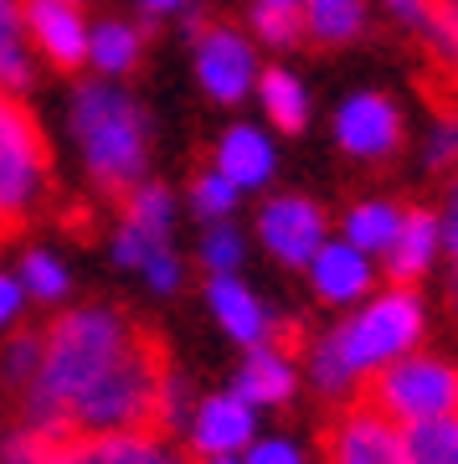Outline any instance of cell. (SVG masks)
Segmentation results:
<instances>
[{"mask_svg":"<svg viewBox=\"0 0 458 464\" xmlns=\"http://www.w3.org/2000/svg\"><path fill=\"white\" fill-rule=\"evenodd\" d=\"M67 418L82 433H145L165 444L180 423V382L160 325L129 315L119 356L72 398Z\"/></svg>","mask_w":458,"mask_h":464,"instance_id":"cell-1","label":"cell"},{"mask_svg":"<svg viewBox=\"0 0 458 464\" xmlns=\"http://www.w3.org/2000/svg\"><path fill=\"white\" fill-rule=\"evenodd\" d=\"M124 331H129V315L114 304H78V310L52 315L42 325V372L21 392V429L67 418L72 398L119 356Z\"/></svg>","mask_w":458,"mask_h":464,"instance_id":"cell-2","label":"cell"},{"mask_svg":"<svg viewBox=\"0 0 458 464\" xmlns=\"http://www.w3.org/2000/svg\"><path fill=\"white\" fill-rule=\"evenodd\" d=\"M72 130L88 150L93 191L119 212L145 170V114L109 88H82L78 109H72Z\"/></svg>","mask_w":458,"mask_h":464,"instance_id":"cell-3","label":"cell"},{"mask_svg":"<svg viewBox=\"0 0 458 464\" xmlns=\"http://www.w3.org/2000/svg\"><path fill=\"white\" fill-rule=\"evenodd\" d=\"M350 402L381 413L386 423H412V418H443L458 408V366L438 356H407V362H381L356 372L350 382Z\"/></svg>","mask_w":458,"mask_h":464,"instance_id":"cell-4","label":"cell"},{"mask_svg":"<svg viewBox=\"0 0 458 464\" xmlns=\"http://www.w3.org/2000/svg\"><path fill=\"white\" fill-rule=\"evenodd\" d=\"M57 191V155L42 130V119L0 88V207L26 212L32 197Z\"/></svg>","mask_w":458,"mask_h":464,"instance_id":"cell-5","label":"cell"},{"mask_svg":"<svg viewBox=\"0 0 458 464\" xmlns=\"http://www.w3.org/2000/svg\"><path fill=\"white\" fill-rule=\"evenodd\" d=\"M314 444H320V459L325 464H407L402 429L350 398H335L325 408Z\"/></svg>","mask_w":458,"mask_h":464,"instance_id":"cell-6","label":"cell"},{"mask_svg":"<svg viewBox=\"0 0 458 464\" xmlns=\"http://www.w3.org/2000/svg\"><path fill=\"white\" fill-rule=\"evenodd\" d=\"M340 335H345V356H350L356 372L381 366L423 335V304H417V295H386V299H377L366 315L345 320Z\"/></svg>","mask_w":458,"mask_h":464,"instance_id":"cell-7","label":"cell"},{"mask_svg":"<svg viewBox=\"0 0 458 464\" xmlns=\"http://www.w3.org/2000/svg\"><path fill=\"white\" fill-rule=\"evenodd\" d=\"M191 42H196V72L201 88L212 93L216 103H237L253 83V52L237 32H232L227 16L216 11H196L191 16Z\"/></svg>","mask_w":458,"mask_h":464,"instance_id":"cell-8","label":"cell"},{"mask_svg":"<svg viewBox=\"0 0 458 464\" xmlns=\"http://www.w3.org/2000/svg\"><path fill=\"white\" fill-rule=\"evenodd\" d=\"M16 16L26 21L32 42L57 72L78 78L88 67V26H82V11L72 0H16Z\"/></svg>","mask_w":458,"mask_h":464,"instance_id":"cell-9","label":"cell"},{"mask_svg":"<svg viewBox=\"0 0 458 464\" xmlns=\"http://www.w3.org/2000/svg\"><path fill=\"white\" fill-rule=\"evenodd\" d=\"M258 232H262V243H268L273 258L304 268V264H314V253H320L325 212H320L310 197H273L258 212Z\"/></svg>","mask_w":458,"mask_h":464,"instance_id":"cell-10","label":"cell"},{"mask_svg":"<svg viewBox=\"0 0 458 464\" xmlns=\"http://www.w3.org/2000/svg\"><path fill=\"white\" fill-rule=\"evenodd\" d=\"M335 140H340L345 155L356 160H386L402 150V114L392 109L386 93H360L340 109L335 119Z\"/></svg>","mask_w":458,"mask_h":464,"instance_id":"cell-11","label":"cell"},{"mask_svg":"<svg viewBox=\"0 0 458 464\" xmlns=\"http://www.w3.org/2000/svg\"><path fill=\"white\" fill-rule=\"evenodd\" d=\"M433 248H438V212L433 207H402V222H396L392 243H386L392 295H417V284L433 264Z\"/></svg>","mask_w":458,"mask_h":464,"instance_id":"cell-12","label":"cell"},{"mask_svg":"<svg viewBox=\"0 0 458 464\" xmlns=\"http://www.w3.org/2000/svg\"><path fill=\"white\" fill-rule=\"evenodd\" d=\"M67 464H206V454L196 444L170 454L160 439H145V433H88Z\"/></svg>","mask_w":458,"mask_h":464,"instance_id":"cell-13","label":"cell"},{"mask_svg":"<svg viewBox=\"0 0 458 464\" xmlns=\"http://www.w3.org/2000/svg\"><path fill=\"white\" fill-rule=\"evenodd\" d=\"M253 439V413L243 398H206V408L196 413V439L191 444L206 459H227L232 449H243Z\"/></svg>","mask_w":458,"mask_h":464,"instance_id":"cell-14","label":"cell"},{"mask_svg":"<svg viewBox=\"0 0 458 464\" xmlns=\"http://www.w3.org/2000/svg\"><path fill=\"white\" fill-rule=\"evenodd\" d=\"M366 32V5L360 0H304V47L335 52Z\"/></svg>","mask_w":458,"mask_h":464,"instance_id":"cell-15","label":"cell"},{"mask_svg":"<svg viewBox=\"0 0 458 464\" xmlns=\"http://www.w3.org/2000/svg\"><path fill=\"white\" fill-rule=\"evenodd\" d=\"M206 299H212V310L216 320L227 325L232 341H243V346H258L262 341V310H258V299L247 295L243 284L232 279V274H212V284H206Z\"/></svg>","mask_w":458,"mask_h":464,"instance_id":"cell-16","label":"cell"},{"mask_svg":"<svg viewBox=\"0 0 458 464\" xmlns=\"http://www.w3.org/2000/svg\"><path fill=\"white\" fill-rule=\"evenodd\" d=\"M371 284V268L356 248H320L314 253V295L325 304H345V299L366 295Z\"/></svg>","mask_w":458,"mask_h":464,"instance_id":"cell-17","label":"cell"},{"mask_svg":"<svg viewBox=\"0 0 458 464\" xmlns=\"http://www.w3.org/2000/svg\"><path fill=\"white\" fill-rule=\"evenodd\" d=\"M237 398L243 402H273V408H283V402L294 398V372H289V362H279L273 351H253L247 356V366L237 372Z\"/></svg>","mask_w":458,"mask_h":464,"instance_id":"cell-18","label":"cell"},{"mask_svg":"<svg viewBox=\"0 0 458 464\" xmlns=\"http://www.w3.org/2000/svg\"><path fill=\"white\" fill-rule=\"evenodd\" d=\"M402 449L407 464H458V418H412L402 423Z\"/></svg>","mask_w":458,"mask_h":464,"instance_id":"cell-19","label":"cell"},{"mask_svg":"<svg viewBox=\"0 0 458 464\" xmlns=\"http://www.w3.org/2000/svg\"><path fill=\"white\" fill-rule=\"evenodd\" d=\"M216 170L227 176L232 186H258L268 181V170H273V150L262 145V134L253 130H232L216 150Z\"/></svg>","mask_w":458,"mask_h":464,"instance_id":"cell-20","label":"cell"},{"mask_svg":"<svg viewBox=\"0 0 458 464\" xmlns=\"http://www.w3.org/2000/svg\"><path fill=\"white\" fill-rule=\"evenodd\" d=\"M258 93H262L268 119H273L283 134H304V124H310V99H304L299 78H289L283 67H268L258 78Z\"/></svg>","mask_w":458,"mask_h":464,"instance_id":"cell-21","label":"cell"},{"mask_svg":"<svg viewBox=\"0 0 458 464\" xmlns=\"http://www.w3.org/2000/svg\"><path fill=\"white\" fill-rule=\"evenodd\" d=\"M149 36H155V26H149V21H145V32H134V26H124V21H103L99 36L88 42V57H93L103 72H134L139 47H145Z\"/></svg>","mask_w":458,"mask_h":464,"instance_id":"cell-22","label":"cell"},{"mask_svg":"<svg viewBox=\"0 0 458 464\" xmlns=\"http://www.w3.org/2000/svg\"><path fill=\"white\" fill-rule=\"evenodd\" d=\"M36 372H42V331H36V325H21V331L0 346V382H5L11 398H21L36 382Z\"/></svg>","mask_w":458,"mask_h":464,"instance_id":"cell-23","label":"cell"},{"mask_svg":"<svg viewBox=\"0 0 458 464\" xmlns=\"http://www.w3.org/2000/svg\"><path fill=\"white\" fill-rule=\"evenodd\" d=\"M310 366H314V387L325 392L329 402L335 398H345L350 392V382H356V366H350V356H345V335H340V325L320 341V346L310 351Z\"/></svg>","mask_w":458,"mask_h":464,"instance_id":"cell-24","label":"cell"},{"mask_svg":"<svg viewBox=\"0 0 458 464\" xmlns=\"http://www.w3.org/2000/svg\"><path fill=\"white\" fill-rule=\"evenodd\" d=\"M165 222H170V191L165 186H134L119 207V227L160 237V243H165Z\"/></svg>","mask_w":458,"mask_h":464,"instance_id":"cell-25","label":"cell"},{"mask_svg":"<svg viewBox=\"0 0 458 464\" xmlns=\"http://www.w3.org/2000/svg\"><path fill=\"white\" fill-rule=\"evenodd\" d=\"M212 160H216V150L212 155H201L196 160V170H191V207H196L201 217H227L232 212V201H237V186L222 176V170H212Z\"/></svg>","mask_w":458,"mask_h":464,"instance_id":"cell-26","label":"cell"},{"mask_svg":"<svg viewBox=\"0 0 458 464\" xmlns=\"http://www.w3.org/2000/svg\"><path fill=\"white\" fill-rule=\"evenodd\" d=\"M396 222H402V207H386V201H366V207H350L345 217V232L356 248H386L392 243Z\"/></svg>","mask_w":458,"mask_h":464,"instance_id":"cell-27","label":"cell"},{"mask_svg":"<svg viewBox=\"0 0 458 464\" xmlns=\"http://www.w3.org/2000/svg\"><path fill=\"white\" fill-rule=\"evenodd\" d=\"M253 32L273 47H304V0L299 5H268L258 0L253 5Z\"/></svg>","mask_w":458,"mask_h":464,"instance_id":"cell-28","label":"cell"},{"mask_svg":"<svg viewBox=\"0 0 458 464\" xmlns=\"http://www.w3.org/2000/svg\"><path fill=\"white\" fill-rule=\"evenodd\" d=\"M262 351H273L279 362H310V351H314V335H310V325L299 315H283V320H273V325H262Z\"/></svg>","mask_w":458,"mask_h":464,"instance_id":"cell-29","label":"cell"},{"mask_svg":"<svg viewBox=\"0 0 458 464\" xmlns=\"http://www.w3.org/2000/svg\"><path fill=\"white\" fill-rule=\"evenodd\" d=\"M26 289H32L42 304H57V295L67 289V274L52 264L47 253H26Z\"/></svg>","mask_w":458,"mask_h":464,"instance_id":"cell-30","label":"cell"},{"mask_svg":"<svg viewBox=\"0 0 458 464\" xmlns=\"http://www.w3.org/2000/svg\"><path fill=\"white\" fill-rule=\"evenodd\" d=\"M237 258H243L237 232H227V227L206 232V243H201V264L212 268V274H232V268H237Z\"/></svg>","mask_w":458,"mask_h":464,"instance_id":"cell-31","label":"cell"},{"mask_svg":"<svg viewBox=\"0 0 458 464\" xmlns=\"http://www.w3.org/2000/svg\"><path fill=\"white\" fill-rule=\"evenodd\" d=\"M0 88H5V93L32 88V67H26V52L16 47V36H11V42H0Z\"/></svg>","mask_w":458,"mask_h":464,"instance_id":"cell-32","label":"cell"},{"mask_svg":"<svg viewBox=\"0 0 458 464\" xmlns=\"http://www.w3.org/2000/svg\"><path fill=\"white\" fill-rule=\"evenodd\" d=\"M57 227H67L78 243H93V207L88 201H78V207H57Z\"/></svg>","mask_w":458,"mask_h":464,"instance_id":"cell-33","label":"cell"},{"mask_svg":"<svg viewBox=\"0 0 458 464\" xmlns=\"http://www.w3.org/2000/svg\"><path fill=\"white\" fill-rule=\"evenodd\" d=\"M145 274H149V284H155V289H176V258H170V248H160L155 253V258H149L145 264Z\"/></svg>","mask_w":458,"mask_h":464,"instance_id":"cell-34","label":"cell"},{"mask_svg":"<svg viewBox=\"0 0 458 464\" xmlns=\"http://www.w3.org/2000/svg\"><path fill=\"white\" fill-rule=\"evenodd\" d=\"M247 464H304V459H299L289 444H258L247 454Z\"/></svg>","mask_w":458,"mask_h":464,"instance_id":"cell-35","label":"cell"},{"mask_svg":"<svg viewBox=\"0 0 458 464\" xmlns=\"http://www.w3.org/2000/svg\"><path fill=\"white\" fill-rule=\"evenodd\" d=\"M423 52H427V57H433V63L443 67V78H448V88L458 93V42H453V52H438L433 42H423Z\"/></svg>","mask_w":458,"mask_h":464,"instance_id":"cell-36","label":"cell"},{"mask_svg":"<svg viewBox=\"0 0 458 464\" xmlns=\"http://www.w3.org/2000/svg\"><path fill=\"white\" fill-rule=\"evenodd\" d=\"M16 310H21V284L0 274V320H5V315H16Z\"/></svg>","mask_w":458,"mask_h":464,"instance_id":"cell-37","label":"cell"},{"mask_svg":"<svg viewBox=\"0 0 458 464\" xmlns=\"http://www.w3.org/2000/svg\"><path fill=\"white\" fill-rule=\"evenodd\" d=\"M386 5H392L407 26H423V0H386Z\"/></svg>","mask_w":458,"mask_h":464,"instance_id":"cell-38","label":"cell"},{"mask_svg":"<svg viewBox=\"0 0 458 464\" xmlns=\"http://www.w3.org/2000/svg\"><path fill=\"white\" fill-rule=\"evenodd\" d=\"M448 253L458 264V186H453V212H448Z\"/></svg>","mask_w":458,"mask_h":464,"instance_id":"cell-39","label":"cell"},{"mask_svg":"<svg viewBox=\"0 0 458 464\" xmlns=\"http://www.w3.org/2000/svg\"><path fill=\"white\" fill-rule=\"evenodd\" d=\"M5 464H36L32 454H26V449L16 444V439H11V444H5Z\"/></svg>","mask_w":458,"mask_h":464,"instance_id":"cell-40","label":"cell"},{"mask_svg":"<svg viewBox=\"0 0 458 464\" xmlns=\"http://www.w3.org/2000/svg\"><path fill=\"white\" fill-rule=\"evenodd\" d=\"M149 11H170V5H180V0H145Z\"/></svg>","mask_w":458,"mask_h":464,"instance_id":"cell-41","label":"cell"},{"mask_svg":"<svg viewBox=\"0 0 458 464\" xmlns=\"http://www.w3.org/2000/svg\"><path fill=\"white\" fill-rule=\"evenodd\" d=\"M268 5H299V0H268Z\"/></svg>","mask_w":458,"mask_h":464,"instance_id":"cell-42","label":"cell"},{"mask_svg":"<svg viewBox=\"0 0 458 464\" xmlns=\"http://www.w3.org/2000/svg\"><path fill=\"white\" fill-rule=\"evenodd\" d=\"M206 464H232V459H206Z\"/></svg>","mask_w":458,"mask_h":464,"instance_id":"cell-43","label":"cell"},{"mask_svg":"<svg viewBox=\"0 0 458 464\" xmlns=\"http://www.w3.org/2000/svg\"><path fill=\"white\" fill-rule=\"evenodd\" d=\"M72 5H82V0H72Z\"/></svg>","mask_w":458,"mask_h":464,"instance_id":"cell-44","label":"cell"}]
</instances>
